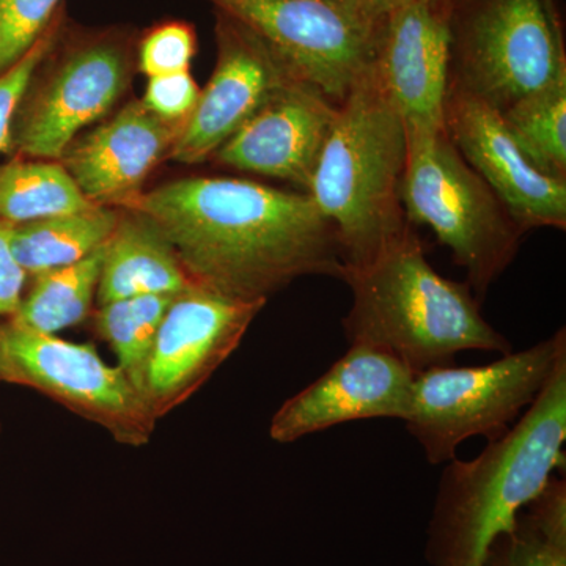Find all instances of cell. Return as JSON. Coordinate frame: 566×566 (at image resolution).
<instances>
[{"label": "cell", "mask_w": 566, "mask_h": 566, "mask_svg": "<svg viewBox=\"0 0 566 566\" xmlns=\"http://www.w3.org/2000/svg\"><path fill=\"white\" fill-rule=\"evenodd\" d=\"M123 207L172 245L191 281L241 301H266L296 279H344L333 223L307 192L237 178H185Z\"/></svg>", "instance_id": "cell-1"}, {"label": "cell", "mask_w": 566, "mask_h": 566, "mask_svg": "<svg viewBox=\"0 0 566 566\" xmlns=\"http://www.w3.org/2000/svg\"><path fill=\"white\" fill-rule=\"evenodd\" d=\"M566 360L509 431L471 461L446 463L428 524L430 566H485L499 536L564 469Z\"/></svg>", "instance_id": "cell-2"}, {"label": "cell", "mask_w": 566, "mask_h": 566, "mask_svg": "<svg viewBox=\"0 0 566 566\" xmlns=\"http://www.w3.org/2000/svg\"><path fill=\"white\" fill-rule=\"evenodd\" d=\"M353 305L344 319L349 345L381 349L415 374L449 367L458 353L506 354L512 342L480 312L468 282L438 273L409 226L370 262L345 268Z\"/></svg>", "instance_id": "cell-3"}, {"label": "cell", "mask_w": 566, "mask_h": 566, "mask_svg": "<svg viewBox=\"0 0 566 566\" xmlns=\"http://www.w3.org/2000/svg\"><path fill=\"white\" fill-rule=\"evenodd\" d=\"M406 132L376 65L344 102L308 182V196L333 223L345 268L363 266L408 229L401 205Z\"/></svg>", "instance_id": "cell-4"}, {"label": "cell", "mask_w": 566, "mask_h": 566, "mask_svg": "<svg viewBox=\"0 0 566 566\" xmlns=\"http://www.w3.org/2000/svg\"><path fill=\"white\" fill-rule=\"evenodd\" d=\"M401 205L409 223L430 227L464 268L472 292L486 293L515 259L524 232L446 128L405 129Z\"/></svg>", "instance_id": "cell-5"}, {"label": "cell", "mask_w": 566, "mask_h": 566, "mask_svg": "<svg viewBox=\"0 0 566 566\" xmlns=\"http://www.w3.org/2000/svg\"><path fill=\"white\" fill-rule=\"evenodd\" d=\"M566 360V331L479 367H434L416 375L405 420L431 464L449 463L469 438L504 436Z\"/></svg>", "instance_id": "cell-6"}, {"label": "cell", "mask_w": 566, "mask_h": 566, "mask_svg": "<svg viewBox=\"0 0 566 566\" xmlns=\"http://www.w3.org/2000/svg\"><path fill=\"white\" fill-rule=\"evenodd\" d=\"M268 44L297 80L335 104L376 65L387 10L378 0H210Z\"/></svg>", "instance_id": "cell-7"}, {"label": "cell", "mask_w": 566, "mask_h": 566, "mask_svg": "<svg viewBox=\"0 0 566 566\" xmlns=\"http://www.w3.org/2000/svg\"><path fill=\"white\" fill-rule=\"evenodd\" d=\"M450 85L499 112L566 70L564 36L547 0H471L452 10Z\"/></svg>", "instance_id": "cell-8"}, {"label": "cell", "mask_w": 566, "mask_h": 566, "mask_svg": "<svg viewBox=\"0 0 566 566\" xmlns=\"http://www.w3.org/2000/svg\"><path fill=\"white\" fill-rule=\"evenodd\" d=\"M0 382L46 395L118 444L147 446L158 423L128 376L95 346L39 333L13 316L0 323Z\"/></svg>", "instance_id": "cell-9"}, {"label": "cell", "mask_w": 566, "mask_h": 566, "mask_svg": "<svg viewBox=\"0 0 566 566\" xmlns=\"http://www.w3.org/2000/svg\"><path fill=\"white\" fill-rule=\"evenodd\" d=\"M266 301H241L193 285L167 308L139 392L156 420L186 403L243 342Z\"/></svg>", "instance_id": "cell-10"}, {"label": "cell", "mask_w": 566, "mask_h": 566, "mask_svg": "<svg viewBox=\"0 0 566 566\" xmlns=\"http://www.w3.org/2000/svg\"><path fill=\"white\" fill-rule=\"evenodd\" d=\"M218 63L169 158L199 164L251 120L274 93L300 81L260 36L221 13Z\"/></svg>", "instance_id": "cell-11"}, {"label": "cell", "mask_w": 566, "mask_h": 566, "mask_svg": "<svg viewBox=\"0 0 566 566\" xmlns=\"http://www.w3.org/2000/svg\"><path fill=\"white\" fill-rule=\"evenodd\" d=\"M415 379V371L390 354L349 345L326 374L279 408L270 423L271 439L290 444L354 420H406Z\"/></svg>", "instance_id": "cell-12"}, {"label": "cell", "mask_w": 566, "mask_h": 566, "mask_svg": "<svg viewBox=\"0 0 566 566\" xmlns=\"http://www.w3.org/2000/svg\"><path fill=\"white\" fill-rule=\"evenodd\" d=\"M446 132L465 163L504 203L524 232L566 227V181L546 177L510 136L501 112L449 84Z\"/></svg>", "instance_id": "cell-13"}, {"label": "cell", "mask_w": 566, "mask_h": 566, "mask_svg": "<svg viewBox=\"0 0 566 566\" xmlns=\"http://www.w3.org/2000/svg\"><path fill=\"white\" fill-rule=\"evenodd\" d=\"M452 0H412L387 11L376 73L405 129L446 128Z\"/></svg>", "instance_id": "cell-14"}, {"label": "cell", "mask_w": 566, "mask_h": 566, "mask_svg": "<svg viewBox=\"0 0 566 566\" xmlns=\"http://www.w3.org/2000/svg\"><path fill=\"white\" fill-rule=\"evenodd\" d=\"M126 84L122 52L95 44L71 55L31 102L14 115V150L32 158L62 159L74 136L114 106Z\"/></svg>", "instance_id": "cell-15"}, {"label": "cell", "mask_w": 566, "mask_h": 566, "mask_svg": "<svg viewBox=\"0 0 566 566\" xmlns=\"http://www.w3.org/2000/svg\"><path fill=\"white\" fill-rule=\"evenodd\" d=\"M337 112L338 104L312 85L290 82L212 158L232 169L294 182L307 191Z\"/></svg>", "instance_id": "cell-16"}, {"label": "cell", "mask_w": 566, "mask_h": 566, "mask_svg": "<svg viewBox=\"0 0 566 566\" xmlns=\"http://www.w3.org/2000/svg\"><path fill=\"white\" fill-rule=\"evenodd\" d=\"M186 120H164L142 102L128 104L63 153L62 166L81 192L95 205L123 207L139 193L153 167L170 151Z\"/></svg>", "instance_id": "cell-17"}, {"label": "cell", "mask_w": 566, "mask_h": 566, "mask_svg": "<svg viewBox=\"0 0 566 566\" xmlns=\"http://www.w3.org/2000/svg\"><path fill=\"white\" fill-rule=\"evenodd\" d=\"M128 212L120 214L104 249L98 304L147 294L177 296L196 285L155 223Z\"/></svg>", "instance_id": "cell-18"}, {"label": "cell", "mask_w": 566, "mask_h": 566, "mask_svg": "<svg viewBox=\"0 0 566 566\" xmlns=\"http://www.w3.org/2000/svg\"><path fill=\"white\" fill-rule=\"evenodd\" d=\"M120 214L104 205L14 226L11 249L28 275H40L87 259L109 241Z\"/></svg>", "instance_id": "cell-19"}, {"label": "cell", "mask_w": 566, "mask_h": 566, "mask_svg": "<svg viewBox=\"0 0 566 566\" xmlns=\"http://www.w3.org/2000/svg\"><path fill=\"white\" fill-rule=\"evenodd\" d=\"M485 566H566V482L553 475L495 539Z\"/></svg>", "instance_id": "cell-20"}, {"label": "cell", "mask_w": 566, "mask_h": 566, "mask_svg": "<svg viewBox=\"0 0 566 566\" xmlns=\"http://www.w3.org/2000/svg\"><path fill=\"white\" fill-rule=\"evenodd\" d=\"M501 115L527 161L546 177L566 181V70Z\"/></svg>", "instance_id": "cell-21"}, {"label": "cell", "mask_w": 566, "mask_h": 566, "mask_svg": "<svg viewBox=\"0 0 566 566\" xmlns=\"http://www.w3.org/2000/svg\"><path fill=\"white\" fill-rule=\"evenodd\" d=\"M104 249L106 244L81 262L35 275L13 318L51 335L85 322L98 292Z\"/></svg>", "instance_id": "cell-22"}, {"label": "cell", "mask_w": 566, "mask_h": 566, "mask_svg": "<svg viewBox=\"0 0 566 566\" xmlns=\"http://www.w3.org/2000/svg\"><path fill=\"white\" fill-rule=\"evenodd\" d=\"M96 207L62 164L13 161L0 166V219L25 223Z\"/></svg>", "instance_id": "cell-23"}, {"label": "cell", "mask_w": 566, "mask_h": 566, "mask_svg": "<svg viewBox=\"0 0 566 566\" xmlns=\"http://www.w3.org/2000/svg\"><path fill=\"white\" fill-rule=\"evenodd\" d=\"M174 297L167 294L126 297L99 305L95 312V333L111 346L117 367L137 390L159 324Z\"/></svg>", "instance_id": "cell-24"}, {"label": "cell", "mask_w": 566, "mask_h": 566, "mask_svg": "<svg viewBox=\"0 0 566 566\" xmlns=\"http://www.w3.org/2000/svg\"><path fill=\"white\" fill-rule=\"evenodd\" d=\"M61 0H0V74L32 50Z\"/></svg>", "instance_id": "cell-25"}, {"label": "cell", "mask_w": 566, "mask_h": 566, "mask_svg": "<svg viewBox=\"0 0 566 566\" xmlns=\"http://www.w3.org/2000/svg\"><path fill=\"white\" fill-rule=\"evenodd\" d=\"M196 39L188 25L164 24L145 36L140 44L139 69L148 77L189 71Z\"/></svg>", "instance_id": "cell-26"}, {"label": "cell", "mask_w": 566, "mask_h": 566, "mask_svg": "<svg viewBox=\"0 0 566 566\" xmlns=\"http://www.w3.org/2000/svg\"><path fill=\"white\" fill-rule=\"evenodd\" d=\"M52 41H54L52 32H44L17 65L0 74V153L13 150L11 129H13L14 115L20 109L33 74L51 51Z\"/></svg>", "instance_id": "cell-27"}, {"label": "cell", "mask_w": 566, "mask_h": 566, "mask_svg": "<svg viewBox=\"0 0 566 566\" xmlns=\"http://www.w3.org/2000/svg\"><path fill=\"white\" fill-rule=\"evenodd\" d=\"M200 88L189 71L148 77L142 104L164 120H188L199 102Z\"/></svg>", "instance_id": "cell-28"}, {"label": "cell", "mask_w": 566, "mask_h": 566, "mask_svg": "<svg viewBox=\"0 0 566 566\" xmlns=\"http://www.w3.org/2000/svg\"><path fill=\"white\" fill-rule=\"evenodd\" d=\"M14 223L0 219V318H11L20 311L28 273L11 249Z\"/></svg>", "instance_id": "cell-29"}, {"label": "cell", "mask_w": 566, "mask_h": 566, "mask_svg": "<svg viewBox=\"0 0 566 566\" xmlns=\"http://www.w3.org/2000/svg\"><path fill=\"white\" fill-rule=\"evenodd\" d=\"M387 11L395 9V7L403 6V3L412 2V0H378Z\"/></svg>", "instance_id": "cell-30"}]
</instances>
